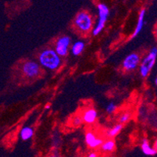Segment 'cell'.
Segmentation results:
<instances>
[{
    "label": "cell",
    "instance_id": "52a82bcc",
    "mask_svg": "<svg viewBox=\"0 0 157 157\" xmlns=\"http://www.w3.org/2000/svg\"><path fill=\"white\" fill-rule=\"evenodd\" d=\"M141 57L138 53H131L124 59L122 63L123 68L127 71H131L136 69L139 65Z\"/></svg>",
    "mask_w": 157,
    "mask_h": 157
},
{
    "label": "cell",
    "instance_id": "ba28073f",
    "mask_svg": "<svg viewBox=\"0 0 157 157\" xmlns=\"http://www.w3.org/2000/svg\"><path fill=\"white\" fill-rule=\"evenodd\" d=\"M85 139L86 145L91 148H99L104 141L103 138L96 135V134L92 131H87Z\"/></svg>",
    "mask_w": 157,
    "mask_h": 157
},
{
    "label": "cell",
    "instance_id": "5bb4252c",
    "mask_svg": "<svg viewBox=\"0 0 157 157\" xmlns=\"http://www.w3.org/2000/svg\"><path fill=\"white\" fill-rule=\"evenodd\" d=\"M34 135V130L31 127H24L21 131V138L23 141L31 139Z\"/></svg>",
    "mask_w": 157,
    "mask_h": 157
},
{
    "label": "cell",
    "instance_id": "ffe728a7",
    "mask_svg": "<svg viewBox=\"0 0 157 157\" xmlns=\"http://www.w3.org/2000/svg\"><path fill=\"white\" fill-rule=\"evenodd\" d=\"M45 109H50V105H45Z\"/></svg>",
    "mask_w": 157,
    "mask_h": 157
},
{
    "label": "cell",
    "instance_id": "277c9868",
    "mask_svg": "<svg viewBox=\"0 0 157 157\" xmlns=\"http://www.w3.org/2000/svg\"><path fill=\"white\" fill-rule=\"evenodd\" d=\"M157 56V48L155 47H153L148 52V56L144 58L142 60L141 66H140V74L142 78H146L151 70L152 69L153 66L155 65V60H156Z\"/></svg>",
    "mask_w": 157,
    "mask_h": 157
},
{
    "label": "cell",
    "instance_id": "6da1fadb",
    "mask_svg": "<svg viewBox=\"0 0 157 157\" xmlns=\"http://www.w3.org/2000/svg\"><path fill=\"white\" fill-rule=\"evenodd\" d=\"M38 60L41 66L50 71L58 69L62 63L60 56L56 53L55 49L52 48H47L41 52L38 56Z\"/></svg>",
    "mask_w": 157,
    "mask_h": 157
},
{
    "label": "cell",
    "instance_id": "9a60e30c",
    "mask_svg": "<svg viewBox=\"0 0 157 157\" xmlns=\"http://www.w3.org/2000/svg\"><path fill=\"white\" fill-rule=\"evenodd\" d=\"M122 128H123L122 124H118L113 126L111 129H109V131H107L105 135H106V136L109 138H115V137L117 136L120 132H121Z\"/></svg>",
    "mask_w": 157,
    "mask_h": 157
},
{
    "label": "cell",
    "instance_id": "44dd1931",
    "mask_svg": "<svg viewBox=\"0 0 157 157\" xmlns=\"http://www.w3.org/2000/svg\"><path fill=\"white\" fill-rule=\"evenodd\" d=\"M156 84H157V79H156V78H155V85H156Z\"/></svg>",
    "mask_w": 157,
    "mask_h": 157
},
{
    "label": "cell",
    "instance_id": "8fae6325",
    "mask_svg": "<svg viewBox=\"0 0 157 157\" xmlns=\"http://www.w3.org/2000/svg\"><path fill=\"white\" fill-rule=\"evenodd\" d=\"M101 149L104 152H113L116 148L115 141L112 138L107 139L105 141H103L102 144L100 146Z\"/></svg>",
    "mask_w": 157,
    "mask_h": 157
},
{
    "label": "cell",
    "instance_id": "3957f363",
    "mask_svg": "<svg viewBox=\"0 0 157 157\" xmlns=\"http://www.w3.org/2000/svg\"><path fill=\"white\" fill-rule=\"evenodd\" d=\"M98 11V21L92 31V35L97 36L104 29L106 24L107 19L109 15V10L107 6L104 3H99L97 6Z\"/></svg>",
    "mask_w": 157,
    "mask_h": 157
},
{
    "label": "cell",
    "instance_id": "d6986e66",
    "mask_svg": "<svg viewBox=\"0 0 157 157\" xmlns=\"http://www.w3.org/2000/svg\"><path fill=\"white\" fill-rule=\"evenodd\" d=\"M88 157H97V156H98V154H97L96 152H90V153L88 154Z\"/></svg>",
    "mask_w": 157,
    "mask_h": 157
},
{
    "label": "cell",
    "instance_id": "4fadbf2b",
    "mask_svg": "<svg viewBox=\"0 0 157 157\" xmlns=\"http://www.w3.org/2000/svg\"><path fill=\"white\" fill-rule=\"evenodd\" d=\"M85 47V42H81V41H78L75 43L73 44L72 47H71V52L74 56H78L81 55L82 52L84 51Z\"/></svg>",
    "mask_w": 157,
    "mask_h": 157
},
{
    "label": "cell",
    "instance_id": "30bf717a",
    "mask_svg": "<svg viewBox=\"0 0 157 157\" xmlns=\"http://www.w3.org/2000/svg\"><path fill=\"white\" fill-rule=\"evenodd\" d=\"M145 9H142V10L140 11L139 13V17H138V23H137V26L136 28L135 29V31H134L133 35H131V39H133L135 38L137 35L141 32V31L142 30L144 26V19H145Z\"/></svg>",
    "mask_w": 157,
    "mask_h": 157
},
{
    "label": "cell",
    "instance_id": "7a4b0ae2",
    "mask_svg": "<svg viewBox=\"0 0 157 157\" xmlns=\"http://www.w3.org/2000/svg\"><path fill=\"white\" fill-rule=\"evenodd\" d=\"M74 24L81 32H88L92 28L93 24L92 16L85 11H81L77 14L76 17L74 19Z\"/></svg>",
    "mask_w": 157,
    "mask_h": 157
},
{
    "label": "cell",
    "instance_id": "e0dca14e",
    "mask_svg": "<svg viewBox=\"0 0 157 157\" xmlns=\"http://www.w3.org/2000/svg\"><path fill=\"white\" fill-rule=\"evenodd\" d=\"M83 123V120L80 116H75L72 119V124L74 127H78Z\"/></svg>",
    "mask_w": 157,
    "mask_h": 157
},
{
    "label": "cell",
    "instance_id": "7c38bea8",
    "mask_svg": "<svg viewBox=\"0 0 157 157\" xmlns=\"http://www.w3.org/2000/svg\"><path fill=\"white\" fill-rule=\"evenodd\" d=\"M142 151L145 155H156L157 152L156 149L155 148H152L151 147V145L148 143V141L147 139H144L142 141Z\"/></svg>",
    "mask_w": 157,
    "mask_h": 157
},
{
    "label": "cell",
    "instance_id": "5b68a950",
    "mask_svg": "<svg viewBox=\"0 0 157 157\" xmlns=\"http://www.w3.org/2000/svg\"><path fill=\"white\" fill-rule=\"evenodd\" d=\"M22 71L27 78H34L38 77L41 73V68L38 63L28 61L24 63L22 67Z\"/></svg>",
    "mask_w": 157,
    "mask_h": 157
},
{
    "label": "cell",
    "instance_id": "9c48e42d",
    "mask_svg": "<svg viewBox=\"0 0 157 157\" xmlns=\"http://www.w3.org/2000/svg\"><path fill=\"white\" fill-rule=\"evenodd\" d=\"M83 122L88 124H92L98 118V112L95 109H88L85 110L81 115Z\"/></svg>",
    "mask_w": 157,
    "mask_h": 157
},
{
    "label": "cell",
    "instance_id": "2e32d148",
    "mask_svg": "<svg viewBox=\"0 0 157 157\" xmlns=\"http://www.w3.org/2000/svg\"><path fill=\"white\" fill-rule=\"evenodd\" d=\"M117 109V105L113 103V102H110L107 105V106L105 107V111L108 114H113Z\"/></svg>",
    "mask_w": 157,
    "mask_h": 157
},
{
    "label": "cell",
    "instance_id": "8992f818",
    "mask_svg": "<svg viewBox=\"0 0 157 157\" xmlns=\"http://www.w3.org/2000/svg\"><path fill=\"white\" fill-rule=\"evenodd\" d=\"M71 42V39L70 37H60L59 39L57 40L56 43L55 51L56 52V53L60 57H64L66 56H67Z\"/></svg>",
    "mask_w": 157,
    "mask_h": 157
},
{
    "label": "cell",
    "instance_id": "ac0fdd59",
    "mask_svg": "<svg viewBox=\"0 0 157 157\" xmlns=\"http://www.w3.org/2000/svg\"><path fill=\"white\" fill-rule=\"evenodd\" d=\"M131 118V114L129 113H123L122 115L121 116V117L119 119V122L121 124H124V123H127Z\"/></svg>",
    "mask_w": 157,
    "mask_h": 157
}]
</instances>
